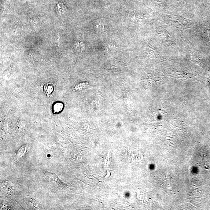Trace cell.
<instances>
[{
  "instance_id": "1",
  "label": "cell",
  "mask_w": 210,
  "mask_h": 210,
  "mask_svg": "<svg viewBox=\"0 0 210 210\" xmlns=\"http://www.w3.org/2000/svg\"><path fill=\"white\" fill-rule=\"evenodd\" d=\"M44 176L46 180L49 182H55L56 185L58 186L64 187L66 186L55 174L46 172Z\"/></svg>"
},
{
  "instance_id": "2",
  "label": "cell",
  "mask_w": 210,
  "mask_h": 210,
  "mask_svg": "<svg viewBox=\"0 0 210 210\" xmlns=\"http://www.w3.org/2000/svg\"><path fill=\"white\" fill-rule=\"evenodd\" d=\"M28 148V146L27 144H26V145L23 146L20 148L17 153V158L20 159V158H22L24 155H25L26 152Z\"/></svg>"
},
{
  "instance_id": "3",
  "label": "cell",
  "mask_w": 210,
  "mask_h": 210,
  "mask_svg": "<svg viewBox=\"0 0 210 210\" xmlns=\"http://www.w3.org/2000/svg\"><path fill=\"white\" fill-rule=\"evenodd\" d=\"M54 86L51 83H48L45 85L44 87V91L47 95L52 93L54 90Z\"/></svg>"
},
{
  "instance_id": "4",
  "label": "cell",
  "mask_w": 210,
  "mask_h": 210,
  "mask_svg": "<svg viewBox=\"0 0 210 210\" xmlns=\"http://www.w3.org/2000/svg\"><path fill=\"white\" fill-rule=\"evenodd\" d=\"M64 105L62 103L58 102L55 104L53 107V110L55 113L61 112L63 108Z\"/></svg>"
}]
</instances>
